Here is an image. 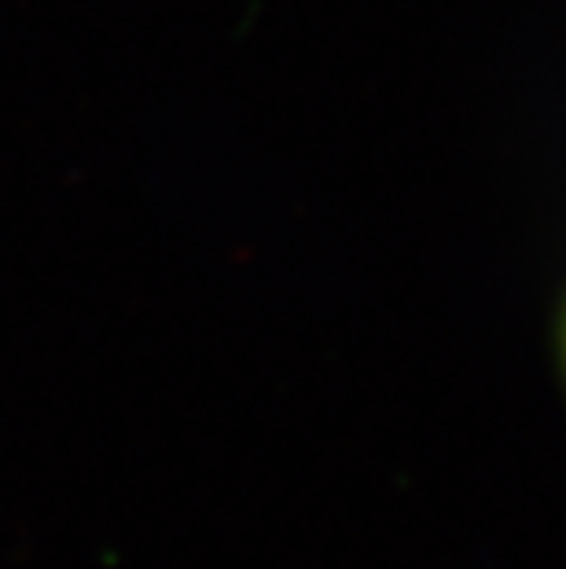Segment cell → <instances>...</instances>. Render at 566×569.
<instances>
[{
    "label": "cell",
    "mask_w": 566,
    "mask_h": 569,
    "mask_svg": "<svg viewBox=\"0 0 566 569\" xmlns=\"http://www.w3.org/2000/svg\"><path fill=\"white\" fill-rule=\"evenodd\" d=\"M563 368H566V317H563Z\"/></svg>",
    "instance_id": "1"
}]
</instances>
